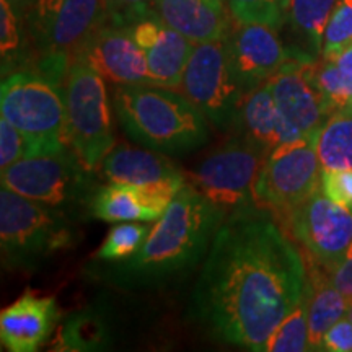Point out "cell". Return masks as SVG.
Instances as JSON below:
<instances>
[{
	"label": "cell",
	"mask_w": 352,
	"mask_h": 352,
	"mask_svg": "<svg viewBox=\"0 0 352 352\" xmlns=\"http://www.w3.org/2000/svg\"><path fill=\"white\" fill-rule=\"evenodd\" d=\"M305 263L261 206L220 223L192 289L189 315L214 340L264 351L277 324L307 292Z\"/></svg>",
	"instance_id": "1"
},
{
	"label": "cell",
	"mask_w": 352,
	"mask_h": 352,
	"mask_svg": "<svg viewBox=\"0 0 352 352\" xmlns=\"http://www.w3.org/2000/svg\"><path fill=\"white\" fill-rule=\"evenodd\" d=\"M226 215L195 184H184L138 252L120 261L96 259L87 274L122 290L155 289L183 279L208 254Z\"/></svg>",
	"instance_id": "2"
},
{
	"label": "cell",
	"mask_w": 352,
	"mask_h": 352,
	"mask_svg": "<svg viewBox=\"0 0 352 352\" xmlns=\"http://www.w3.org/2000/svg\"><path fill=\"white\" fill-rule=\"evenodd\" d=\"M114 113L131 140L165 155H186L208 142V118L183 94L157 85H118Z\"/></svg>",
	"instance_id": "3"
},
{
	"label": "cell",
	"mask_w": 352,
	"mask_h": 352,
	"mask_svg": "<svg viewBox=\"0 0 352 352\" xmlns=\"http://www.w3.org/2000/svg\"><path fill=\"white\" fill-rule=\"evenodd\" d=\"M76 219L65 210L0 189V248L8 270L33 271L76 243Z\"/></svg>",
	"instance_id": "4"
},
{
	"label": "cell",
	"mask_w": 352,
	"mask_h": 352,
	"mask_svg": "<svg viewBox=\"0 0 352 352\" xmlns=\"http://www.w3.org/2000/svg\"><path fill=\"white\" fill-rule=\"evenodd\" d=\"M0 111L25 135L30 157L51 155L67 147L64 85L38 70L23 69L3 77Z\"/></svg>",
	"instance_id": "5"
},
{
	"label": "cell",
	"mask_w": 352,
	"mask_h": 352,
	"mask_svg": "<svg viewBox=\"0 0 352 352\" xmlns=\"http://www.w3.org/2000/svg\"><path fill=\"white\" fill-rule=\"evenodd\" d=\"M70 147L51 155L30 157L2 170V186L16 195L77 215H90L101 188Z\"/></svg>",
	"instance_id": "6"
},
{
	"label": "cell",
	"mask_w": 352,
	"mask_h": 352,
	"mask_svg": "<svg viewBox=\"0 0 352 352\" xmlns=\"http://www.w3.org/2000/svg\"><path fill=\"white\" fill-rule=\"evenodd\" d=\"M65 144L88 170L96 171L114 148L111 108L104 78L77 56L64 82Z\"/></svg>",
	"instance_id": "7"
},
{
	"label": "cell",
	"mask_w": 352,
	"mask_h": 352,
	"mask_svg": "<svg viewBox=\"0 0 352 352\" xmlns=\"http://www.w3.org/2000/svg\"><path fill=\"white\" fill-rule=\"evenodd\" d=\"M25 20L36 59L70 64L109 20L108 0H34Z\"/></svg>",
	"instance_id": "8"
},
{
	"label": "cell",
	"mask_w": 352,
	"mask_h": 352,
	"mask_svg": "<svg viewBox=\"0 0 352 352\" xmlns=\"http://www.w3.org/2000/svg\"><path fill=\"white\" fill-rule=\"evenodd\" d=\"M178 88L215 127L233 126L246 94L233 72L228 33L214 41L195 44Z\"/></svg>",
	"instance_id": "9"
},
{
	"label": "cell",
	"mask_w": 352,
	"mask_h": 352,
	"mask_svg": "<svg viewBox=\"0 0 352 352\" xmlns=\"http://www.w3.org/2000/svg\"><path fill=\"white\" fill-rule=\"evenodd\" d=\"M316 132L279 145L267 155L254 184L258 206L283 219L318 191L323 168L316 153Z\"/></svg>",
	"instance_id": "10"
},
{
	"label": "cell",
	"mask_w": 352,
	"mask_h": 352,
	"mask_svg": "<svg viewBox=\"0 0 352 352\" xmlns=\"http://www.w3.org/2000/svg\"><path fill=\"white\" fill-rule=\"evenodd\" d=\"M266 160L267 152L239 134L202 160L192 184L226 214L250 208L256 204L254 184Z\"/></svg>",
	"instance_id": "11"
},
{
	"label": "cell",
	"mask_w": 352,
	"mask_h": 352,
	"mask_svg": "<svg viewBox=\"0 0 352 352\" xmlns=\"http://www.w3.org/2000/svg\"><path fill=\"white\" fill-rule=\"evenodd\" d=\"M283 220L311 263L324 271L336 266L352 243V212L328 199L321 188Z\"/></svg>",
	"instance_id": "12"
},
{
	"label": "cell",
	"mask_w": 352,
	"mask_h": 352,
	"mask_svg": "<svg viewBox=\"0 0 352 352\" xmlns=\"http://www.w3.org/2000/svg\"><path fill=\"white\" fill-rule=\"evenodd\" d=\"M228 51L233 72L245 94L266 83L289 60H315L300 50H287L277 30L259 23H239L228 32Z\"/></svg>",
	"instance_id": "13"
},
{
	"label": "cell",
	"mask_w": 352,
	"mask_h": 352,
	"mask_svg": "<svg viewBox=\"0 0 352 352\" xmlns=\"http://www.w3.org/2000/svg\"><path fill=\"white\" fill-rule=\"evenodd\" d=\"M316 60L292 59L267 80L277 108L303 134H314L334 113L314 78Z\"/></svg>",
	"instance_id": "14"
},
{
	"label": "cell",
	"mask_w": 352,
	"mask_h": 352,
	"mask_svg": "<svg viewBox=\"0 0 352 352\" xmlns=\"http://www.w3.org/2000/svg\"><path fill=\"white\" fill-rule=\"evenodd\" d=\"M104 80L116 85H153L147 59L127 26L108 20L78 54Z\"/></svg>",
	"instance_id": "15"
},
{
	"label": "cell",
	"mask_w": 352,
	"mask_h": 352,
	"mask_svg": "<svg viewBox=\"0 0 352 352\" xmlns=\"http://www.w3.org/2000/svg\"><path fill=\"white\" fill-rule=\"evenodd\" d=\"M126 26L144 51L153 85L165 88L182 85L195 43L166 25L157 10L139 16Z\"/></svg>",
	"instance_id": "16"
},
{
	"label": "cell",
	"mask_w": 352,
	"mask_h": 352,
	"mask_svg": "<svg viewBox=\"0 0 352 352\" xmlns=\"http://www.w3.org/2000/svg\"><path fill=\"white\" fill-rule=\"evenodd\" d=\"M59 308L54 297L26 292L0 314V340L12 352H34L51 336Z\"/></svg>",
	"instance_id": "17"
},
{
	"label": "cell",
	"mask_w": 352,
	"mask_h": 352,
	"mask_svg": "<svg viewBox=\"0 0 352 352\" xmlns=\"http://www.w3.org/2000/svg\"><path fill=\"white\" fill-rule=\"evenodd\" d=\"M155 10L166 25L195 44L223 38L232 28L226 6L209 0H155Z\"/></svg>",
	"instance_id": "18"
},
{
	"label": "cell",
	"mask_w": 352,
	"mask_h": 352,
	"mask_svg": "<svg viewBox=\"0 0 352 352\" xmlns=\"http://www.w3.org/2000/svg\"><path fill=\"white\" fill-rule=\"evenodd\" d=\"M101 173L109 183L131 186H152L171 179H183V173L165 153L142 151L131 145H118L101 164Z\"/></svg>",
	"instance_id": "19"
},
{
	"label": "cell",
	"mask_w": 352,
	"mask_h": 352,
	"mask_svg": "<svg viewBox=\"0 0 352 352\" xmlns=\"http://www.w3.org/2000/svg\"><path fill=\"white\" fill-rule=\"evenodd\" d=\"M305 303L310 351H323L324 334L347 315L349 298L334 287L323 267L314 264L308 274Z\"/></svg>",
	"instance_id": "20"
},
{
	"label": "cell",
	"mask_w": 352,
	"mask_h": 352,
	"mask_svg": "<svg viewBox=\"0 0 352 352\" xmlns=\"http://www.w3.org/2000/svg\"><path fill=\"white\" fill-rule=\"evenodd\" d=\"M283 113L277 108L274 96L267 83L250 91L241 100L233 127L253 144L259 145L267 155L279 145V131Z\"/></svg>",
	"instance_id": "21"
},
{
	"label": "cell",
	"mask_w": 352,
	"mask_h": 352,
	"mask_svg": "<svg viewBox=\"0 0 352 352\" xmlns=\"http://www.w3.org/2000/svg\"><path fill=\"white\" fill-rule=\"evenodd\" d=\"M90 215L104 222H155L162 217L148 208L139 186L121 183H109L98 189Z\"/></svg>",
	"instance_id": "22"
},
{
	"label": "cell",
	"mask_w": 352,
	"mask_h": 352,
	"mask_svg": "<svg viewBox=\"0 0 352 352\" xmlns=\"http://www.w3.org/2000/svg\"><path fill=\"white\" fill-rule=\"evenodd\" d=\"M338 0H289L287 21L298 43V50L318 60L323 51L324 30Z\"/></svg>",
	"instance_id": "23"
},
{
	"label": "cell",
	"mask_w": 352,
	"mask_h": 352,
	"mask_svg": "<svg viewBox=\"0 0 352 352\" xmlns=\"http://www.w3.org/2000/svg\"><path fill=\"white\" fill-rule=\"evenodd\" d=\"M113 342V329L101 308L88 307L72 315L57 336L59 351H103Z\"/></svg>",
	"instance_id": "24"
},
{
	"label": "cell",
	"mask_w": 352,
	"mask_h": 352,
	"mask_svg": "<svg viewBox=\"0 0 352 352\" xmlns=\"http://www.w3.org/2000/svg\"><path fill=\"white\" fill-rule=\"evenodd\" d=\"M323 170H352V108L336 109L316 132Z\"/></svg>",
	"instance_id": "25"
},
{
	"label": "cell",
	"mask_w": 352,
	"mask_h": 352,
	"mask_svg": "<svg viewBox=\"0 0 352 352\" xmlns=\"http://www.w3.org/2000/svg\"><path fill=\"white\" fill-rule=\"evenodd\" d=\"M30 34L23 13H20L8 0H0V54L2 76H10L23 70L28 64Z\"/></svg>",
	"instance_id": "26"
},
{
	"label": "cell",
	"mask_w": 352,
	"mask_h": 352,
	"mask_svg": "<svg viewBox=\"0 0 352 352\" xmlns=\"http://www.w3.org/2000/svg\"><path fill=\"white\" fill-rule=\"evenodd\" d=\"M264 351L270 352H303L310 351L308 341V318L305 296L285 318L277 324L267 340Z\"/></svg>",
	"instance_id": "27"
},
{
	"label": "cell",
	"mask_w": 352,
	"mask_h": 352,
	"mask_svg": "<svg viewBox=\"0 0 352 352\" xmlns=\"http://www.w3.org/2000/svg\"><path fill=\"white\" fill-rule=\"evenodd\" d=\"M227 3L239 23L267 25L277 32L287 23L289 0H227Z\"/></svg>",
	"instance_id": "28"
},
{
	"label": "cell",
	"mask_w": 352,
	"mask_h": 352,
	"mask_svg": "<svg viewBox=\"0 0 352 352\" xmlns=\"http://www.w3.org/2000/svg\"><path fill=\"white\" fill-rule=\"evenodd\" d=\"M314 78L334 111L352 108V74L333 60L320 59L314 64Z\"/></svg>",
	"instance_id": "29"
},
{
	"label": "cell",
	"mask_w": 352,
	"mask_h": 352,
	"mask_svg": "<svg viewBox=\"0 0 352 352\" xmlns=\"http://www.w3.org/2000/svg\"><path fill=\"white\" fill-rule=\"evenodd\" d=\"M148 233H151L148 227L140 226V223H121V226L113 227L103 245L96 252V259L120 261V259L129 258L144 245Z\"/></svg>",
	"instance_id": "30"
},
{
	"label": "cell",
	"mask_w": 352,
	"mask_h": 352,
	"mask_svg": "<svg viewBox=\"0 0 352 352\" xmlns=\"http://www.w3.org/2000/svg\"><path fill=\"white\" fill-rule=\"evenodd\" d=\"M352 43V0H338L324 30L321 59H331Z\"/></svg>",
	"instance_id": "31"
},
{
	"label": "cell",
	"mask_w": 352,
	"mask_h": 352,
	"mask_svg": "<svg viewBox=\"0 0 352 352\" xmlns=\"http://www.w3.org/2000/svg\"><path fill=\"white\" fill-rule=\"evenodd\" d=\"M23 158H30L25 135L6 118H0V168H7Z\"/></svg>",
	"instance_id": "32"
},
{
	"label": "cell",
	"mask_w": 352,
	"mask_h": 352,
	"mask_svg": "<svg viewBox=\"0 0 352 352\" xmlns=\"http://www.w3.org/2000/svg\"><path fill=\"white\" fill-rule=\"evenodd\" d=\"M320 188L328 199L352 212V170H323Z\"/></svg>",
	"instance_id": "33"
},
{
	"label": "cell",
	"mask_w": 352,
	"mask_h": 352,
	"mask_svg": "<svg viewBox=\"0 0 352 352\" xmlns=\"http://www.w3.org/2000/svg\"><path fill=\"white\" fill-rule=\"evenodd\" d=\"M108 8L109 20L126 26L155 10V0H108Z\"/></svg>",
	"instance_id": "34"
},
{
	"label": "cell",
	"mask_w": 352,
	"mask_h": 352,
	"mask_svg": "<svg viewBox=\"0 0 352 352\" xmlns=\"http://www.w3.org/2000/svg\"><path fill=\"white\" fill-rule=\"evenodd\" d=\"M323 351L352 352V321L347 316L334 323L324 334Z\"/></svg>",
	"instance_id": "35"
},
{
	"label": "cell",
	"mask_w": 352,
	"mask_h": 352,
	"mask_svg": "<svg viewBox=\"0 0 352 352\" xmlns=\"http://www.w3.org/2000/svg\"><path fill=\"white\" fill-rule=\"evenodd\" d=\"M327 274L331 280V284L336 287L342 296L352 300V243L347 248L344 256L336 266H333L331 270L327 271Z\"/></svg>",
	"instance_id": "36"
},
{
	"label": "cell",
	"mask_w": 352,
	"mask_h": 352,
	"mask_svg": "<svg viewBox=\"0 0 352 352\" xmlns=\"http://www.w3.org/2000/svg\"><path fill=\"white\" fill-rule=\"evenodd\" d=\"M328 60H333L334 64L338 65V67H341L342 70H346V72L352 74V43L349 46L344 47L341 52H338L336 56H333L331 59Z\"/></svg>",
	"instance_id": "37"
},
{
	"label": "cell",
	"mask_w": 352,
	"mask_h": 352,
	"mask_svg": "<svg viewBox=\"0 0 352 352\" xmlns=\"http://www.w3.org/2000/svg\"><path fill=\"white\" fill-rule=\"evenodd\" d=\"M8 2H10L12 6L15 7L20 13H23V15H26V12H28L30 7L33 6L34 0H8Z\"/></svg>",
	"instance_id": "38"
},
{
	"label": "cell",
	"mask_w": 352,
	"mask_h": 352,
	"mask_svg": "<svg viewBox=\"0 0 352 352\" xmlns=\"http://www.w3.org/2000/svg\"><path fill=\"white\" fill-rule=\"evenodd\" d=\"M346 316L352 321V300L349 302V308H347V315Z\"/></svg>",
	"instance_id": "39"
},
{
	"label": "cell",
	"mask_w": 352,
	"mask_h": 352,
	"mask_svg": "<svg viewBox=\"0 0 352 352\" xmlns=\"http://www.w3.org/2000/svg\"><path fill=\"white\" fill-rule=\"evenodd\" d=\"M209 2L217 3V6H226V0H209Z\"/></svg>",
	"instance_id": "40"
}]
</instances>
